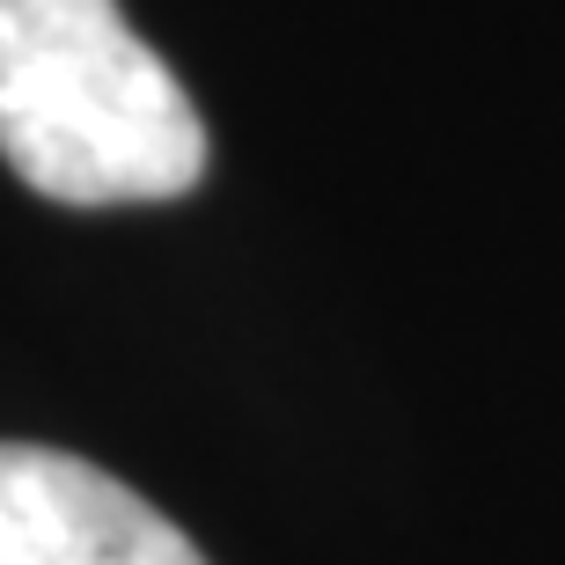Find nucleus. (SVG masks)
Instances as JSON below:
<instances>
[{
    "instance_id": "f03ea898",
    "label": "nucleus",
    "mask_w": 565,
    "mask_h": 565,
    "mask_svg": "<svg viewBox=\"0 0 565 565\" xmlns=\"http://www.w3.org/2000/svg\"><path fill=\"white\" fill-rule=\"evenodd\" d=\"M0 565H206V551L96 462L0 440Z\"/></svg>"
},
{
    "instance_id": "f257e3e1",
    "label": "nucleus",
    "mask_w": 565,
    "mask_h": 565,
    "mask_svg": "<svg viewBox=\"0 0 565 565\" xmlns=\"http://www.w3.org/2000/svg\"><path fill=\"white\" fill-rule=\"evenodd\" d=\"M0 154L60 206H147L206 177V126L118 0H0Z\"/></svg>"
}]
</instances>
